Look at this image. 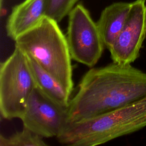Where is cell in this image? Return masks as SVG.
Listing matches in <instances>:
<instances>
[{"instance_id":"obj_2","label":"cell","mask_w":146,"mask_h":146,"mask_svg":"<svg viewBox=\"0 0 146 146\" xmlns=\"http://www.w3.org/2000/svg\"><path fill=\"white\" fill-rule=\"evenodd\" d=\"M146 127V96L135 102L82 121L68 123L56 137L70 146H94Z\"/></svg>"},{"instance_id":"obj_4","label":"cell","mask_w":146,"mask_h":146,"mask_svg":"<svg viewBox=\"0 0 146 146\" xmlns=\"http://www.w3.org/2000/svg\"><path fill=\"white\" fill-rule=\"evenodd\" d=\"M36 87L26 54L15 46L0 66V112L5 119L19 118Z\"/></svg>"},{"instance_id":"obj_10","label":"cell","mask_w":146,"mask_h":146,"mask_svg":"<svg viewBox=\"0 0 146 146\" xmlns=\"http://www.w3.org/2000/svg\"><path fill=\"white\" fill-rule=\"evenodd\" d=\"M26 55L36 87L51 100L67 108L71 94L52 75L44 70L33 58Z\"/></svg>"},{"instance_id":"obj_6","label":"cell","mask_w":146,"mask_h":146,"mask_svg":"<svg viewBox=\"0 0 146 146\" xmlns=\"http://www.w3.org/2000/svg\"><path fill=\"white\" fill-rule=\"evenodd\" d=\"M19 119L23 127L43 138L57 137L67 124V108L54 102L36 87Z\"/></svg>"},{"instance_id":"obj_11","label":"cell","mask_w":146,"mask_h":146,"mask_svg":"<svg viewBox=\"0 0 146 146\" xmlns=\"http://www.w3.org/2000/svg\"><path fill=\"white\" fill-rule=\"evenodd\" d=\"M43 137L23 127V129L8 137L0 136L1 146H45Z\"/></svg>"},{"instance_id":"obj_12","label":"cell","mask_w":146,"mask_h":146,"mask_svg":"<svg viewBox=\"0 0 146 146\" xmlns=\"http://www.w3.org/2000/svg\"><path fill=\"white\" fill-rule=\"evenodd\" d=\"M78 0H46L45 16L60 22L74 9Z\"/></svg>"},{"instance_id":"obj_5","label":"cell","mask_w":146,"mask_h":146,"mask_svg":"<svg viewBox=\"0 0 146 146\" xmlns=\"http://www.w3.org/2000/svg\"><path fill=\"white\" fill-rule=\"evenodd\" d=\"M66 39L72 59L91 68L99 61L105 47L97 23L82 4L68 14Z\"/></svg>"},{"instance_id":"obj_1","label":"cell","mask_w":146,"mask_h":146,"mask_svg":"<svg viewBox=\"0 0 146 146\" xmlns=\"http://www.w3.org/2000/svg\"><path fill=\"white\" fill-rule=\"evenodd\" d=\"M146 96V72L131 64L112 62L83 76L67 107V122L86 120Z\"/></svg>"},{"instance_id":"obj_7","label":"cell","mask_w":146,"mask_h":146,"mask_svg":"<svg viewBox=\"0 0 146 146\" xmlns=\"http://www.w3.org/2000/svg\"><path fill=\"white\" fill-rule=\"evenodd\" d=\"M146 36L145 0H136L120 33L108 48L113 62L131 64L139 56Z\"/></svg>"},{"instance_id":"obj_8","label":"cell","mask_w":146,"mask_h":146,"mask_svg":"<svg viewBox=\"0 0 146 146\" xmlns=\"http://www.w3.org/2000/svg\"><path fill=\"white\" fill-rule=\"evenodd\" d=\"M46 0H25L13 7L6 23L9 37L15 40L35 26L45 16Z\"/></svg>"},{"instance_id":"obj_3","label":"cell","mask_w":146,"mask_h":146,"mask_svg":"<svg viewBox=\"0 0 146 146\" xmlns=\"http://www.w3.org/2000/svg\"><path fill=\"white\" fill-rule=\"evenodd\" d=\"M15 46L33 58L71 94V56L66 36L55 21L44 16L34 27L19 36Z\"/></svg>"},{"instance_id":"obj_9","label":"cell","mask_w":146,"mask_h":146,"mask_svg":"<svg viewBox=\"0 0 146 146\" xmlns=\"http://www.w3.org/2000/svg\"><path fill=\"white\" fill-rule=\"evenodd\" d=\"M131 6V3L116 2L102 11L96 23L105 47L108 49L122 30Z\"/></svg>"}]
</instances>
